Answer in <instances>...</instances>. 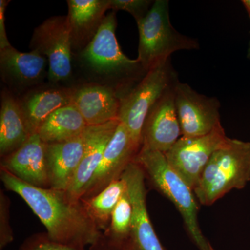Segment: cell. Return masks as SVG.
<instances>
[{"label":"cell","instance_id":"5","mask_svg":"<svg viewBox=\"0 0 250 250\" xmlns=\"http://www.w3.org/2000/svg\"><path fill=\"white\" fill-rule=\"evenodd\" d=\"M178 82L177 72L169 59L148 71L136 86L121 98L118 120L140 149L143 126L149 112Z\"/></svg>","mask_w":250,"mask_h":250},{"label":"cell","instance_id":"13","mask_svg":"<svg viewBox=\"0 0 250 250\" xmlns=\"http://www.w3.org/2000/svg\"><path fill=\"white\" fill-rule=\"evenodd\" d=\"M119 120L98 126H88L84 131L85 148L83 157L71 184L67 190L72 200L79 201L93 178L103 159L105 149L116 132Z\"/></svg>","mask_w":250,"mask_h":250},{"label":"cell","instance_id":"27","mask_svg":"<svg viewBox=\"0 0 250 250\" xmlns=\"http://www.w3.org/2000/svg\"><path fill=\"white\" fill-rule=\"evenodd\" d=\"M88 250H133L129 241L119 242L111 239L102 233L95 243L89 246Z\"/></svg>","mask_w":250,"mask_h":250},{"label":"cell","instance_id":"3","mask_svg":"<svg viewBox=\"0 0 250 250\" xmlns=\"http://www.w3.org/2000/svg\"><path fill=\"white\" fill-rule=\"evenodd\" d=\"M250 181V143L229 138L210 158L193 192L200 205L210 206Z\"/></svg>","mask_w":250,"mask_h":250},{"label":"cell","instance_id":"8","mask_svg":"<svg viewBox=\"0 0 250 250\" xmlns=\"http://www.w3.org/2000/svg\"><path fill=\"white\" fill-rule=\"evenodd\" d=\"M116 11L106 15L96 34L83 49L82 57L95 71L130 75L143 70L137 59L126 57L117 41Z\"/></svg>","mask_w":250,"mask_h":250},{"label":"cell","instance_id":"11","mask_svg":"<svg viewBox=\"0 0 250 250\" xmlns=\"http://www.w3.org/2000/svg\"><path fill=\"white\" fill-rule=\"evenodd\" d=\"M140 148L135 145L125 125L120 122L116 132L105 149L103 159L81 200L98 195L112 182L121 178Z\"/></svg>","mask_w":250,"mask_h":250},{"label":"cell","instance_id":"12","mask_svg":"<svg viewBox=\"0 0 250 250\" xmlns=\"http://www.w3.org/2000/svg\"><path fill=\"white\" fill-rule=\"evenodd\" d=\"M175 85L149 112L143 126L141 147L166 154L182 137L175 106Z\"/></svg>","mask_w":250,"mask_h":250},{"label":"cell","instance_id":"21","mask_svg":"<svg viewBox=\"0 0 250 250\" xmlns=\"http://www.w3.org/2000/svg\"><path fill=\"white\" fill-rule=\"evenodd\" d=\"M73 90H48L31 95L21 105L30 135L36 134L42 123L54 111L72 104Z\"/></svg>","mask_w":250,"mask_h":250},{"label":"cell","instance_id":"26","mask_svg":"<svg viewBox=\"0 0 250 250\" xmlns=\"http://www.w3.org/2000/svg\"><path fill=\"white\" fill-rule=\"evenodd\" d=\"M154 1L149 0H110V9L126 11L132 15L137 22L147 15Z\"/></svg>","mask_w":250,"mask_h":250},{"label":"cell","instance_id":"6","mask_svg":"<svg viewBox=\"0 0 250 250\" xmlns=\"http://www.w3.org/2000/svg\"><path fill=\"white\" fill-rule=\"evenodd\" d=\"M228 139L220 124L204 136H182L164 154L170 167L193 190L211 156Z\"/></svg>","mask_w":250,"mask_h":250},{"label":"cell","instance_id":"4","mask_svg":"<svg viewBox=\"0 0 250 250\" xmlns=\"http://www.w3.org/2000/svg\"><path fill=\"white\" fill-rule=\"evenodd\" d=\"M136 23L139 33L137 59L145 72L164 63L177 51L200 48L197 39L180 34L172 26L167 0L154 1L147 15Z\"/></svg>","mask_w":250,"mask_h":250},{"label":"cell","instance_id":"24","mask_svg":"<svg viewBox=\"0 0 250 250\" xmlns=\"http://www.w3.org/2000/svg\"><path fill=\"white\" fill-rule=\"evenodd\" d=\"M18 250H86L80 245L65 244L54 241L47 232L36 233L27 237Z\"/></svg>","mask_w":250,"mask_h":250},{"label":"cell","instance_id":"1","mask_svg":"<svg viewBox=\"0 0 250 250\" xmlns=\"http://www.w3.org/2000/svg\"><path fill=\"white\" fill-rule=\"evenodd\" d=\"M4 187L15 192L30 207L54 241L89 247L102 232L81 200H72L66 191L30 185L1 167Z\"/></svg>","mask_w":250,"mask_h":250},{"label":"cell","instance_id":"30","mask_svg":"<svg viewBox=\"0 0 250 250\" xmlns=\"http://www.w3.org/2000/svg\"><path fill=\"white\" fill-rule=\"evenodd\" d=\"M248 58L250 60V40L249 42V45H248Z\"/></svg>","mask_w":250,"mask_h":250},{"label":"cell","instance_id":"17","mask_svg":"<svg viewBox=\"0 0 250 250\" xmlns=\"http://www.w3.org/2000/svg\"><path fill=\"white\" fill-rule=\"evenodd\" d=\"M68 19L72 48L86 47L110 9V0H68Z\"/></svg>","mask_w":250,"mask_h":250},{"label":"cell","instance_id":"28","mask_svg":"<svg viewBox=\"0 0 250 250\" xmlns=\"http://www.w3.org/2000/svg\"><path fill=\"white\" fill-rule=\"evenodd\" d=\"M10 1L1 0L0 1V50L11 47L5 27V10Z\"/></svg>","mask_w":250,"mask_h":250},{"label":"cell","instance_id":"16","mask_svg":"<svg viewBox=\"0 0 250 250\" xmlns=\"http://www.w3.org/2000/svg\"><path fill=\"white\" fill-rule=\"evenodd\" d=\"M72 104L88 126H98L118 120L121 98L104 85L90 84L73 90Z\"/></svg>","mask_w":250,"mask_h":250},{"label":"cell","instance_id":"23","mask_svg":"<svg viewBox=\"0 0 250 250\" xmlns=\"http://www.w3.org/2000/svg\"><path fill=\"white\" fill-rule=\"evenodd\" d=\"M133 207L127 188L112 212L111 221L106 231L103 232L114 241H129L132 225Z\"/></svg>","mask_w":250,"mask_h":250},{"label":"cell","instance_id":"14","mask_svg":"<svg viewBox=\"0 0 250 250\" xmlns=\"http://www.w3.org/2000/svg\"><path fill=\"white\" fill-rule=\"evenodd\" d=\"M46 146L39 134L31 135L21 147L1 158V167L30 185L49 188Z\"/></svg>","mask_w":250,"mask_h":250},{"label":"cell","instance_id":"22","mask_svg":"<svg viewBox=\"0 0 250 250\" xmlns=\"http://www.w3.org/2000/svg\"><path fill=\"white\" fill-rule=\"evenodd\" d=\"M126 190V182L121 177L112 182L98 195L85 200H81L88 214L102 232L107 230L112 212Z\"/></svg>","mask_w":250,"mask_h":250},{"label":"cell","instance_id":"29","mask_svg":"<svg viewBox=\"0 0 250 250\" xmlns=\"http://www.w3.org/2000/svg\"><path fill=\"white\" fill-rule=\"evenodd\" d=\"M242 3L244 5L247 12H248V16H249L250 18V0H243V1H242Z\"/></svg>","mask_w":250,"mask_h":250},{"label":"cell","instance_id":"9","mask_svg":"<svg viewBox=\"0 0 250 250\" xmlns=\"http://www.w3.org/2000/svg\"><path fill=\"white\" fill-rule=\"evenodd\" d=\"M174 95L182 136H204L221 124L220 103L216 98L198 93L179 81L174 88Z\"/></svg>","mask_w":250,"mask_h":250},{"label":"cell","instance_id":"25","mask_svg":"<svg viewBox=\"0 0 250 250\" xmlns=\"http://www.w3.org/2000/svg\"><path fill=\"white\" fill-rule=\"evenodd\" d=\"M9 197L0 190V250H2L14 240V231L10 222Z\"/></svg>","mask_w":250,"mask_h":250},{"label":"cell","instance_id":"18","mask_svg":"<svg viewBox=\"0 0 250 250\" xmlns=\"http://www.w3.org/2000/svg\"><path fill=\"white\" fill-rule=\"evenodd\" d=\"M20 103L11 95L2 97L0 111V155L15 152L30 137Z\"/></svg>","mask_w":250,"mask_h":250},{"label":"cell","instance_id":"2","mask_svg":"<svg viewBox=\"0 0 250 250\" xmlns=\"http://www.w3.org/2000/svg\"><path fill=\"white\" fill-rule=\"evenodd\" d=\"M134 161L144 170L153 187L174 205L199 250H215L206 239L198 221L199 207L193 190L170 167L164 153L141 147Z\"/></svg>","mask_w":250,"mask_h":250},{"label":"cell","instance_id":"15","mask_svg":"<svg viewBox=\"0 0 250 250\" xmlns=\"http://www.w3.org/2000/svg\"><path fill=\"white\" fill-rule=\"evenodd\" d=\"M83 133L65 142L47 144L46 161L51 188L68 190L84 152Z\"/></svg>","mask_w":250,"mask_h":250},{"label":"cell","instance_id":"10","mask_svg":"<svg viewBox=\"0 0 250 250\" xmlns=\"http://www.w3.org/2000/svg\"><path fill=\"white\" fill-rule=\"evenodd\" d=\"M122 177L125 179L133 207L132 225L129 239L133 250H167L157 236L147 208L146 174L134 161Z\"/></svg>","mask_w":250,"mask_h":250},{"label":"cell","instance_id":"19","mask_svg":"<svg viewBox=\"0 0 250 250\" xmlns=\"http://www.w3.org/2000/svg\"><path fill=\"white\" fill-rule=\"evenodd\" d=\"M87 125L73 104L60 108L45 120L36 134L45 144L65 142L81 136Z\"/></svg>","mask_w":250,"mask_h":250},{"label":"cell","instance_id":"7","mask_svg":"<svg viewBox=\"0 0 250 250\" xmlns=\"http://www.w3.org/2000/svg\"><path fill=\"white\" fill-rule=\"evenodd\" d=\"M30 47L47 59L51 82L65 80L71 75L72 36L67 16L49 18L36 27Z\"/></svg>","mask_w":250,"mask_h":250},{"label":"cell","instance_id":"20","mask_svg":"<svg viewBox=\"0 0 250 250\" xmlns=\"http://www.w3.org/2000/svg\"><path fill=\"white\" fill-rule=\"evenodd\" d=\"M47 62L46 57L36 51L21 52L13 46L0 50L1 71L24 84H31L40 80L45 73Z\"/></svg>","mask_w":250,"mask_h":250}]
</instances>
